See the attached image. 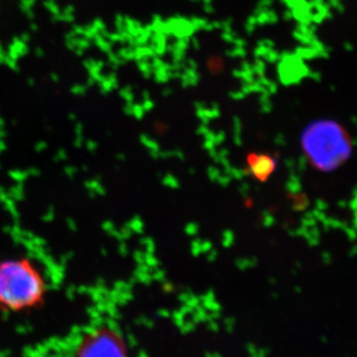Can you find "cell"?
I'll return each mask as SVG.
<instances>
[{"label":"cell","instance_id":"6da1fadb","mask_svg":"<svg viewBox=\"0 0 357 357\" xmlns=\"http://www.w3.org/2000/svg\"><path fill=\"white\" fill-rule=\"evenodd\" d=\"M47 294L43 272L29 258L0 261V310L23 312L40 306Z\"/></svg>","mask_w":357,"mask_h":357},{"label":"cell","instance_id":"7a4b0ae2","mask_svg":"<svg viewBox=\"0 0 357 357\" xmlns=\"http://www.w3.org/2000/svg\"><path fill=\"white\" fill-rule=\"evenodd\" d=\"M303 150L310 163L324 172L342 165L351 154V140L342 126L332 121H319L305 131Z\"/></svg>","mask_w":357,"mask_h":357},{"label":"cell","instance_id":"3957f363","mask_svg":"<svg viewBox=\"0 0 357 357\" xmlns=\"http://www.w3.org/2000/svg\"><path fill=\"white\" fill-rule=\"evenodd\" d=\"M77 357H128V352L119 333L100 328L84 338Z\"/></svg>","mask_w":357,"mask_h":357},{"label":"cell","instance_id":"277c9868","mask_svg":"<svg viewBox=\"0 0 357 357\" xmlns=\"http://www.w3.org/2000/svg\"><path fill=\"white\" fill-rule=\"evenodd\" d=\"M248 172L260 183L267 182L277 168V160L271 154L249 153L246 158Z\"/></svg>","mask_w":357,"mask_h":357}]
</instances>
